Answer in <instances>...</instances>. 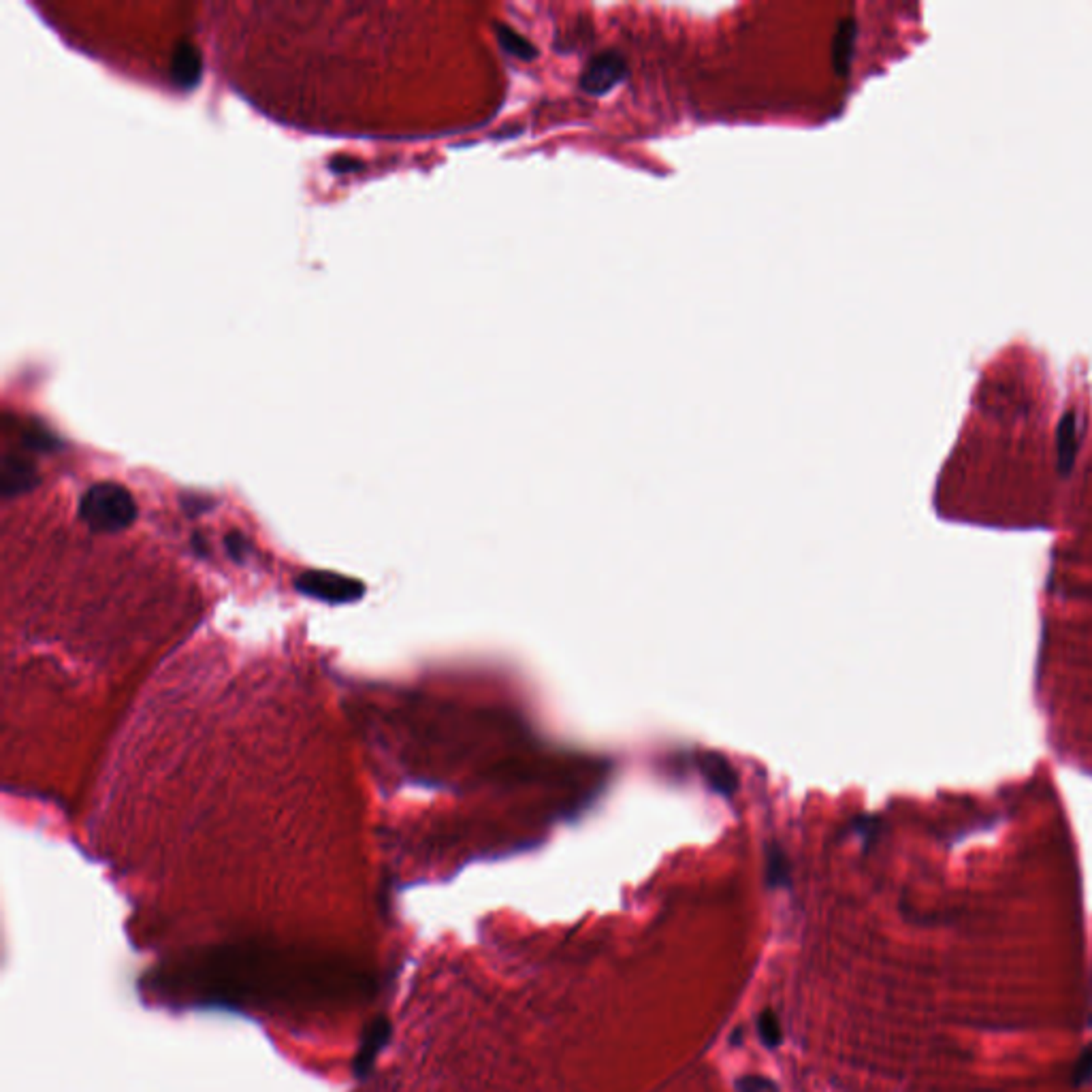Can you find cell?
<instances>
[{
	"instance_id": "1",
	"label": "cell",
	"mask_w": 1092,
	"mask_h": 1092,
	"mask_svg": "<svg viewBox=\"0 0 1092 1092\" xmlns=\"http://www.w3.org/2000/svg\"><path fill=\"white\" fill-rule=\"evenodd\" d=\"M80 516L96 534H120L137 519V503L126 487L98 482L82 495Z\"/></svg>"
},
{
	"instance_id": "2",
	"label": "cell",
	"mask_w": 1092,
	"mask_h": 1092,
	"mask_svg": "<svg viewBox=\"0 0 1092 1092\" xmlns=\"http://www.w3.org/2000/svg\"><path fill=\"white\" fill-rule=\"evenodd\" d=\"M295 587L297 591L308 595V598L329 602V604H349V602L359 600L365 591L363 583H359V580L321 570L303 572L295 580Z\"/></svg>"
},
{
	"instance_id": "3",
	"label": "cell",
	"mask_w": 1092,
	"mask_h": 1092,
	"mask_svg": "<svg viewBox=\"0 0 1092 1092\" xmlns=\"http://www.w3.org/2000/svg\"><path fill=\"white\" fill-rule=\"evenodd\" d=\"M628 77L626 58L619 52H602L587 62L578 86L585 95L604 96Z\"/></svg>"
},
{
	"instance_id": "4",
	"label": "cell",
	"mask_w": 1092,
	"mask_h": 1092,
	"mask_svg": "<svg viewBox=\"0 0 1092 1092\" xmlns=\"http://www.w3.org/2000/svg\"><path fill=\"white\" fill-rule=\"evenodd\" d=\"M37 482V472L34 467L24 459L18 457H5L3 461V493L16 495L26 489L34 487Z\"/></svg>"
},
{
	"instance_id": "5",
	"label": "cell",
	"mask_w": 1092,
	"mask_h": 1092,
	"mask_svg": "<svg viewBox=\"0 0 1092 1092\" xmlns=\"http://www.w3.org/2000/svg\"><path fill=\"white\" fill-rule=\"evenodd\" d=\"M856 22L854 19H841L839 31L832 39V67L836 75H847L852 65L854 44H856Z\"/></svg>"
},
{
	"instance_id": "6",
	"label": "cell",
	"mask_w": 1092,
	"mask_h": 1092,
	"mask_svg": "<svg viewBox=\"0 0 1092 1092\" xmlns=\"http://www.w3.org/2000/svg\"><path fill=\"white\" fill-rule=\"evenodd\" d=\"M173 77L184 88L195 86L201 77V58L197 49L188 44H182L173 54Z\"/></svg>"
},
{
	"instance_id": "7",
	"label": "cell",
	"mask_w": 1092,
	"mask_h": 1092,
	"mask_svg": "<svg viewBox=\"0 0 1092 1092\" xmlns=\"http://www.w3.org/2000/svg\"><path fill=\"white\" fill-rule=\"evenodd\" d=\"M495 31H498V41L503 52L508 56H513L516 60H523V62H531L538 58V49L529 44L527 39L521 37L519 32H514L510 26H503L498 24L495 26Z\"/></svg>"
},
{
	"instance_id": "8",
	"label": "cell",
	"mask_w": 1092,
	"mask_h": 1092,
	"mask_svg": "<svg viewBox=\"0 0 1092 1092\" xmlns=\"http://www.w3.org/2000/svg\"><path fill=\"white\" fill-rule=\"evenodd\" d=\"M766 879H768V885H772V888H781V885L790 883V867H787L785 856L779 847H772L768 852Z\"/></svg>"
},
{
	"instance_id": "9",
	"label": "cell",
	"mask_w": 1092,
	"mask_h": 1092,
	"mask_svg": "<svg viewBox=\"0 0 1092 1092\" xmlns=\"http://www.w3.org/2000/svg\"><path fill=\"white\" fill-rule=\"evenodd\" d=\"M757 1031H760L762 1044L766 1048H779L783 1041V1031L779 1024V1018L770 1009H764L757 1018Z\"/></svg>"
},
{
	"instance_id": "10",
	"label": "cell",
	"mask_w": 1092,
	"mask_h": 1092,
	"mask_svg": "<svg viewBox=\"0 0 1092 1092\" xmlns=\"http://www.w3.org/2000/svg\"><path fill=\"white\" fill-rule=\"evenodd\" d=\"M1092 1080V1046H1088L1084 1052L1080 1054V1059H1077L1075 1067H1073V1084L1075 1086H1082V1084H1086Z\"/></svg>"
},
{
	"instance_id": "11",
	"label": "cell",
	"mask_w": 1092,
	"mask_h": 1092,
	"mask_svg": "<svg viewBox=\"0 0 1092 1092\" xmlns=\"http://www.w3.org/2000/svg\"><path fill=\"white\" fill-rule=\"evenodd\" d=\"M739 1086L741 1092H777V1086L772 1084L770 1080H766L762 1075H747L739 1080Z\"/></svg>"
},
{
	"instance_id": "12",
	"label": "cell",
	"mask_w": 1092,
	"mask_h": 1092,
	"mask_svg": "<svg viewBox=\"0 0 1092 1092\" xmlns=\"http://www.w3.org/2000/svg\"><path fill=\"white\" fill-rule=\"evenodd\" d=\"M226 549H229L233 559H237V562H239V559H244L248 555L250 546H248V542L244 540V536L231 534L229 538H226Z\"/></svg>"
}]
</instances>
